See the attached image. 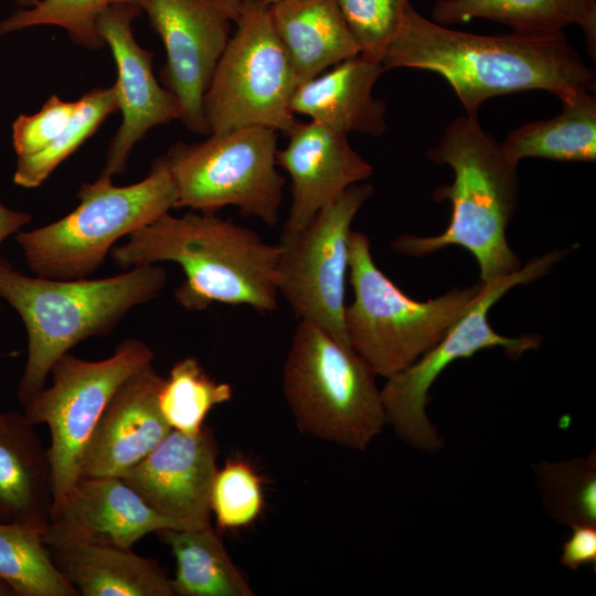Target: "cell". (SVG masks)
I'll return each instance as SVG.
<instances>
[{"label": "cell", "instance_id": "obj_20", "mask_svg": "<svg viewBox=\"0 0 596 596\" xmlns=\"http://www.w3.org/2000/svg\"><path fill=\"white\" fill-rule=\"evenodd\" d=\"M53 508L52 467L34 425L19 412L0 414V522L45 531Z\"/></svg>", "mask_w": 596, "mask_h": 596}, {"label": "cell", "instance_id": "obj_24", "mask_svg": "<svg viewBox=\"0 0 596 596\" xmlns=\"http://www.w3.org/2000/svg\"><path fill=\"white\" fill-rule=\"evenodd\" d=\"M562 110L552 118L526 123L511 130L502 151L513 164L525 158L555 161H596V98L579 93L561 100Z\"/></svg>", "mask_w": 596, "mask_h": 596}, {"label": "cell", "instance_id": "obj_37", "mask_svg": "<svg viewBox=\"0 0 596 596\" xmlns=\"http://www.w3.org/2000/svg\"><path fill=\"white\" fill-rule=\"evenodd\" d=\"M15 3L22 6L23 8H30L35 6L40 0H12Z\"/></svg>", "mask_w": 596, "mask_h": 596}, {"label": "cell", "instance_id": "obj_39", "mask_svg": "<svg viewBox=\"0 0 596 596\" xmlns=\"http://www.w3.org/2000/svg\"><path fill=\"white\" fill-rule=\"evenodd\" d=\"M1 414V413H0Z\"/></svg>", "mask_w": 596, "mask_h": 596}, {"label": "cell", "instance_id": "obj_1", "mask_svg": "<svg viewBox=\"0 0 596 596\" xmlns=\"http://www.w3.org/2000/svg\"><path fill=\"white\" fill-rule=\"evenodd\" d=\"M381 62L385 71L415 68L440 75L470 117H478L481 105L500 95L539 89L563 100L596 87L595 71L564 33L475 34L438 24L412 4Z\"/></svg>", "mask_w": 596, "mask_h": 596}, {"label": "cell", "instance_id": "obj_2", "mask_svg": "<svg viewBox=\"0 0 596 596\" xmlns=\"http://www.w3.org/2000/svg\"><path fill=\"white\" fill-rule=\"evenodd\" d=\"M278 252L277 244L216 212L190 211L181 216L163 214L109 253L123 269L162 262L180 265L184 279L174 297L188 310L221 302L269 312L279 296Z\"/></svg>", "mask_w": 596, "mask_h": 596}, {"label": "cell", "instance_id": "obj_28", "mask_svg": "<svg viewBox=\"0 0 596 596\" xmlns=\"http://www.w3.org/2000/svg\"><path fill=\"white\" fill-rule=\"evenodd\" d=\"M116 110L118 106L114 85L84 94L76 100L68 124L51 143L32 156L17 157L14 184L26 189L40 187Z\"/></svg>", "mask_w": 596, "mask_h": 596}, {"label": "cell", "instance_id": "obj_7", "mask_svg": "<svg viewBox=\"0 0 596 596\" xmlns=\"http://www.w3.org/2000/svg\"><path fill=\"white\" fill-rule=\"evenodd\" d=\"M348 273L354 295L344 309L349 345L385 379L437 343L468 310L480 288L479 281L426 301L414 300L376 266L369 237L353 230Z\"/></svg>", "mask_w": 596, "mask_h": 596}, {"label": "cell", "instance_id": "obj_36", "mask_svg": "<svg viewBox=\"0 0 596 596\" xmlns=\"http://www.w3.org/2000/svg\"><path fill=\"white\" fill-rule=\"evenodd\" d=\"M0 596H17L11 585L0 577Z\"/></svg>", "mask_w": 596, "mask_h": 596}, {"label": "cell", "instance_id": "obj_29", "mask_svg": "<svg viewBox=\"0 0 596 596\" xmlns=\"http://www.w3.org/2000/svg\"><path fill=\"white\" fill-rule=\"evenodd\" d=\"M232 397V387L212 379L193 356L173 364L159 392V407L171 429L196 434L210 411Z\"/></svg>", "mask_w": 596, "mask_h": 596}, {"label": "cell", "instance_id": "obj_8", "mask_svg": "<svg viewBox=\"0 0 596 596\" xmlns=\"http://www.w3.org/2000/svg\"><path fill=\"white\" fill-rule=\"evenodd\" d=\"M567 253V249H555L529 260L512 274L480 281L468 310L441 339L412 364L386 377L381 389L386 425L403 443L427 453L443 447V437L428 418L426 406L430 386L454 361L490 348H501L511 359H518L541 345L539 334L511 338L498 333L490 326L489 311L513 287L546 275Z\"/></svg>", "mask_w": 596, "mask_h": 596}, {"label": "cell", "instance_id": "obj_22", "mask_svg": "<svg viewBox=\"0 0 596 596\" xmlns=\"http://www.w3.org/2000/svg\"><path fill=\"white\" fill-rule=\"evenodd\" d=\"M269 11L299 84L360 54L337 0H286Z\"/></svg>", "mask_w": 596, "mask_h": 596}, {"label": "cell", "instance_id": "obj_30", "mask_svg": "<svg viewBox=\"0 0 596 596\" xmlns=\"http://www.w3.org/2000/svg\"><path fill=\"white\" fill-rule=\"evenodd\" d=\"M141 7V0H40L35 6L13 11L0 22V34L39 25L60 26L70 39L87 50L106 46L97 28L100 14L114 4Z\"/></svg>", "mask_w": 596, "mask_h": 596}, {"label": "cell", "instance_id": "obj_11", "mask_svg": "<svg viewBox=\"0 0 596 596\" xmlns=\"http://www.w3.org/2000/svg\"><path fill=\"white\" fill-rule=\"evenodd\" d=\"M153 358L149 345L135 338L121 341L104 360L88 361L65 353L51 369V386H44L23 404V414L31 424H45L51 432L47 453L53 508L79 478L85 447L114 393Z\"/></svg>", "mask_w": 596, "mask_h": 596}, {"label": "cell", "instance_id": "obj_12", "mask_svg": "<svg viewBox=\"0 0 596 596\" xmlns=\"http://www.w3.org/2000/svg\"><path fill=\"white\" fill-rule=\"evenodd\" d=\"M372 193L368 182L351 185L300 230H283L277 243L278 294L299 321L326 329L347 345L349 237L355 215Z\"/></svg>", "mask_w": 596, "mask_h": 596}, {"label": "cell", "instance_id": "obj_25", "mask_svg": "<svg viewBox=\"0 0 596 596\" xmlns=\"http://www.w3.org/2000/svg\"><path fill=\"white\" fill-rule=\"evenodd\" d=\"M158 533L175 558L174 596L254 595L212 526Z\"/></svg>", "mask_w": 596, "mask_h": 596}, {"label": "cell", "instance_id": "obj_3", "mask_svg": "<svg viewBox=\"0 0 596 596\" xmlns=\"http://www.w3.org/2000/svg\"><path fill=\"white\" fill-rule=\"evenodd\" d=\"M427 158L454 171L453 183L433 194L435 201L451 204L449 224L434 236H398L391 244L393 251L422 257L460 246L475 257L482 283L519 270L522 265L507 240L520 192L518 166L505 158L501 142L481 127L478 117L464 115L445 128Z\"/></svg>", "mask_w": 596, "mask_h": 596}, {"label": "cell", "instance_id": "obj_31", "mask_svg": "<svg viewBox=\"0 0 596 596\" xmlns=\"http://www.w3.org/2000/svg\"><path fill=\"white\" fill-rule=\"evenodd\" d=\"M264 504L262 483L244 460H230L217 469L212 491L211 510L220 529H237L254 522Z\"/></svg>", "mask_w": 596, "mask_h": 596}, {"label": "cell", "instance_id": "obj_15", "mask_svg": "<svg viewBox=\"0 0 596 596\" xmlns=\"http://www.w3.org/2000/svg\"><path fill=\"white\" fill-rule=\"evenodd\" d=\"M141 12L139 6L119 3L106 9L97 21L98 32L116 64L114 87L123 119L100 173L108 178L126 170L132 148L151 128L179 119L175 97L158 83L152 72L153 54L140 46L132 34V21Z\"/></svg>", "mask_w": 596, "mask_h": 596}, {"label": "cell", "instance_id": "obj_33", "mask_svg": "<svg viewBox=\"0 0 596 596\" xmlns=\"http://www.w3.org/2000/svg\"><path fill=\"white\" fill-rule=\"evenodd\" d=\"M76 108V100L67 102L52 95L32 115H20L12 124V145L17 157L32 156L51 143L66 127Z\"/></svg>", "mask_w": 596, "mask_h": 596}, {"label": "cell", "instance_id": "obj_9", "mask_svg": "<svg viewBox=\"0 0 596 596\" xmlns=\"http://www.w3.org/2000/svg\"><path fill=\"white\" fill-rule=\"evenodd\" d=\"M230 38L203 99L210 134L259 126L289 134L299 85L290 57L262 0H242Z\"/></svg>", "mask_w": 596, "mask_h": 596}, {"label": "cell", "instance_id": "obj_10", "mask_svg": "<svg viewBox=\"0 0 596 596\" xmlns=\"http://www.w3.org/2000/svg\"><path fill=\"white\" fill-rule=\"evenodd\" d=\"M207 136L178 142L164 155L177 190L174 209L216 212L232 205L275 226L286 184L277 170V131L252 126Z\"/></svg>", "mask_w": 596, "mask_h": 596}, {"label": "cell", "instance_id": "obj_6", "mask_svg": "<svg viewBox=\"0 0 596 596\" xmlns=\"http://www.w3.org/2000/svg\"><path fill=\"white\" fill-rule=\"evenodd\" d=\"M79 204L64 217L15 240L35 276L81 279L93 274L114 244L175 207L177 190L164 156L136 183L116 187L99 175L81 185Z\"/></svg>", "mask_w": 596, "mask_h": 596}, {"label": "cell", "instance_id": "obj_16", "mask_svg": "<svg viewBox=\"0 0 596 596\" xmlns=\"http://www.w3.org/2000/svg\"><path fill=\"white\" fill-rule=\"evenodd\" d=\"M173 529L119 477L81 476L52 509L43 541L47 547L92 542L130 550L142 536Z\"/></svg>", "mask_w": 596, "mask_h": 596}, {"label": "cell", "instance_id": "obj_18", "mask_svg": "<svg viewBox=\"0 0 596 596\" xmlns=\"http://www.w3.org/2000/svg\"><path fill=\"white\" fill-rule=\"evenodd\" d=\"M277 164L290 177L291 206L283 227L297 231L348 188L365 182L372 166L350 145L348 135L316 121L297 123Z\"/></svg>", "mask_w": 596, "mask_h": 596}, {"label": "cell", "instance_id": "obj_26", "mask_svg": "<svg viewBox=\"0 0 596 596\" xmlns=\"http://www.w3.org/2000/svg\"><path fill=\"white\" fill-rule=\"evenodd\" d=\"M43 530L0 522V577L17 596H77L54 564Z\"/></svg>", "mask_w": 596, "mask_h": 596}, {"label": "cell", "instance_id": "obj_34", "mask_svg": "<svg viewBox=\"0 0 596 596\" xmlns=\"http://www.w3.org/2000/svg\"><path fill=\"white\" fill-rule=\"evenodd\" d=\"M571 535L562 545L560 562L576 571L583 566H596V525L571 526Z\"/></svg>", "mask_w": 596, "mask_h": 596}, {"label": "cell", "instance_id": "obj_27", "mask_svg": "<svg viewBox=\"0 0 596 596\" xmlns=\"http://www.w3.org/2000/svg\"><path fill=\"white\" fill-rule=\"evenodd\" d=\"M546 512L557 523L596 525V451L585 457L533 465Z\"/></svg>", "mask_w": 596, "mask_h": 596}, {"label": "cell", "instance_id": "obj_21", "mask_svg": "<svg viewBox=\"0 0 596 596\" xmlns=\"http://www.w3.org/2000/svg\"><path fill=\"white\" fill-rule=\"evenodd\" d=\"M47 549L79 595L174 596L164 568L131 549L92 542H66Z\"/></svg>", "mask_w": 596, "mask_h": 596}, {"label": "cell", "instance_id": "obj_19", "mask_svg": "<svg viewBox=\"0 0 596 596\" xmlns=\"http://www.w3.org/2000/svg\"><path fill=\"white\" fill-rule=\"evenodd\" d=\"M383 72L380 61L362 54L347 58L300 83L291 96L290 110L339 132L380 137L387 129L386 107L373 96V88Z\"/></svg>", "mask_w": 596, "mask_h": 596}, {"label": "cell", "instance_id": "obj_5", "mask_svg": "<svg viewBox=\"0 0 596 596\" xmlns=\"http://www.w3.org/2000/svg\"><path fill=\"white\" fill-rule=\"evenodd\" d=\"M377 375L326 329L299 321L283 370V392L300 432L365 450L386 425Z\"/></svg>", "mask_w": 596, "mask_h": 596}, {"label": "cell", "instance_id": "obj_17", "mask_svg": "<svg viewBox=\"0 0 596 596\" xmlns=\"http://www.w3.org/2000/svg\"><path fill=\"white\" fill-rule=\"evenodd\" d=\"M163 380L151 362L117 389L85 447L79 477H121L169 434L159 407Z\"/></svg>", "mask_w": 596, "mask_h": 596}, {"label": "cell", "instance_id": "obj_13", "mask_svg": "<svg viewBox=\"0 0 596 596\" xmlns=\"http://www.w3.org/2000/svg\"><path fill=\"white\" fill-rule=\"evenodd\" d=\"M241 3L242 0H141V9L166 50L161 84L177 99L179 120L193 132L209 135L203 99Z\"/></svg>", "mask_w": 596, "mask_h": 596}, {"label": "cell", "instance_id": "obj_14", "mask_svg": "<svg viewBox=\"0 0 596 596\" xmlns=\"http://www.w3.org/2000/svg\"><path fill=\"white\" fill-rule=\"evenodd\" d=\"M217 443L207 426L196 434L171 429L121 478L174 530L211 526Z\"/></svg>", "mask_w": 596, "mask_h": 596}, {"label": "cell", "instance_id": "obj_4", "mask_svg": "<svg viewBox=\"0 0 596 596\" xmlns=\"http://www.w3.org/2000/svg\"><path fill=\"white\" fill-rule=\"evenodd\" d=\"M167 273L152 264L99 279L30 277L0 258V298L22 319L28 359L18 386L23 405L45 386L53 364L81 341L108 334L135 307L155 299Z\"/></svg>", "mask_w": 596, "mask_h": 596}, {"label": "cell", "instance_id": "obj_32", "mask_svg": "<svg viewBox=\"0 0 596 596\" xmlns=\"http://www.w3.org/2000/svg\"><path fill=\"white\" fill-rule=\"evenodd\" d=\"M360 54L382 61L397 35L409 0H337ZM382 63V62H381Z\"/></svg>", "mask_w": 596, "mask_h": 596}, {"label": "cell", "instance_id": "obj_23", "mask_svg": "<svg viewBox=\"0 0 596 596\" xmlns=\"http://www.w3.org/2000/svg\"><path fill=\"white\" fill-rule=\"evenodd\" d=\"M432 18L446 26L486 19L524 34H557L576 24L589 55L596 56L595 0H436Z\"/></svg>", "mask_w": 596, "mask_h": 596}, {"label": "cell", "instance_id": "obj_38", "mask_svg": "<svg viewBox=\"0 0 596 596\" xmlns=\"http://www.w3.org/2000/svg\"><path fill=\"white\" fill-rule=\"evenodd\" d=\"M264 3H266L267 6H272L274 3H277V2H280V1H286V0H262Z\"/></svg>", "mask_w": 596, "mask_h": 596}, {"label": "cell", "instance_id": "obj_35", "mask_svg": "<svg viewBox=\"0 0 596 596\" xmlns=\"http://www.w3.org/2000/svg\"><path fill=\"white\" fill-rule=\"evenodd\" d=\"M31 220L30 214L12 210L0 202V245L6 238L29 224Z\"/></svg>", "mask_w": 596, "mask_h": 596}]
</instances>
